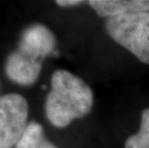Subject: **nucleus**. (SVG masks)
<instances>
[{
  "instance_id": "20e7f679",
  "label": "nucleus",
  "mask_w": 149,
  "mask_h": 148,
  "mask_svg": "<svg viewBox=\"0 0 149 148\" xmlns=\"http://www.w3.org/2000/svg\"><path fill=\"white\" fill-rule=\"evenodd\" d=\"M27 100L21 94L8 93L0 97V148H12L27 127Z\"/></svg>"
},
{
  "instance_id": "7ed1b4c3",
  "label": "nucleus",
  "mask_w": 149,
  "mask_h": 148,
  "mask_svg": "<svg viewBox=\"0 0 149 148\" xmlns=\"http://www.w3.org/2000/svg\"><path fill=\"white\" fill-rule=\"evenodd\" d=\"M105 27L116 43L129 50L143 64L149 65V12L109 17Z\"/></svg>"
},
{
  "instance_id": "0eeeda50",
  "label": "nucleus",
  "mask_w": 149,
  "mask_h": 148,
  "mask_svg": "<svg viewBox=\"0 0 149 148\" xmlns=\"http://www.w3.org/2000/svg\"><path fill=\"white\" fill-rule=\"evenodd\" d=\"M124 148H149V108L142 111L139 130L126 140Z\"/></svg>"
},
{
  "instance_id": "6e6552de",
  "label": "nucleus",
  "mask_w": 149,
  "mask_h": 148,
  "mask_svg": "<svg viewBox=\"0 0 149 148\" xmlns=\"http://www.w3.org/2000/svg\"><path fill=\"white\" fill-rule=\"evenodd\" d=\"M83 1L80 0H57L56 4L60 7H73V6L80 5Z\"/></svg>"
},
{
  "instance_id": "39448f33",
  "label": "nucleus",
  "mask_w": 149,
  "mask_h": 148,
  "mask_svg": "<svg viewBox=\"0 0 149 148\" xmlns=\"http://www.w3.org/2000/svg\"><path fill=\"white\" fill-rule=\"evenodd\" d=\"M88 3L101 17L149 12V0H90Z\"/></svg>"
},
{
  "instance_id": "f257e3e1",
  "label": "nucleus",
  "mask_w": 149,
  "mask_h": 148,
  "mask_svg": "<svg viewBox=\"0 0 149 148\" xmlns=\"http://www.w3.org/2000/svg\"><path fill=\"white\" fill-rule=\"evenodd\" d=\"M93 106V90L83 79L65 69L52 74L51 89L45 99V115L53 126L66 127L90 114Z\"/></svg>"
},
{
  "instance_id": "f03ea898",
  "label": "nucleus",
  "mask_w": 149,
  "mask_h": 148,
  "mask_svg": "<svg viewBox=\"0 0 149 148\" xmlns=\"http://www.w3.org/2000/svg\"><path fill=\"white\" fill-rule=\"evenodd\" d=\"M55 46V35L45 25L36 23L26 27L17 49L7 58L6 75L20 86L35 84L42 71V61L54 51Z\"/></svg>"
},
{
  "instance_id": "423d86ee",
  "label": "nucleus",
  "mask_w": 149,
  "mask_h": 148,
  "mask_svg": "<svg viewBox=\"0 0 149 148\" xmlns=\"http://www.w3.org/2000/svg\"><path fill=\"white\" fill-rule=\"evenodd\" d=\"M15 148H59L44 136L42 126L37 121L28 123Z\"/></svg>"
}]
</instances>
